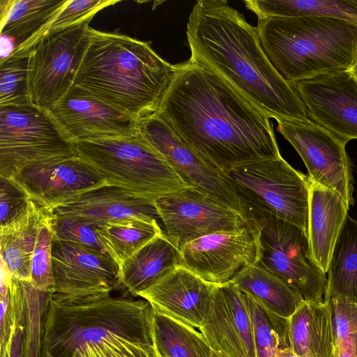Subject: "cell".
<instances>
[{"mask_svg": "<svg viewBox=\"0 0 357 357\" xmlns=\"http://www.w3.org/2000/svg\"><path fill=\"white\" fill-rule=\"evenodd\" d=\"M335 357H356L352 351L341 345L335 344Z\"/></svg>", "mask_w": 357, "mask_h": 357, "instance_id": "obj_42", "label": "cell"}, {"mask_svg": "<svg viewBox=\"0 0 357 357\" xmlns=\"http://www.w3.org/2000/svg\"><path fill=\"white\" fill-rule=\"evenodd\" d=\"M249 218L257 229L256 264L284 281L305 301L324 302L327 278L310 257L307 235L273 216L249 213Z\"/></svg>", "mask_w": 357, "mask_h": 357, "instance_id": "obj_9", "label": "cell"}, {"mask_svg": "<svg viewBox=\"0 0 357 357\" xmlns=\"http://www.w3.org/2000/svg\"><path fill=\"white\" fill-rule=\"evenodd\" d=\"M277 130L303 160L309 178L338 193L347 205L354 204L353 178L347 142L310 119L277 120Z\"/></svg>", "mask_w": 357, "mask_h": 357, "instance_id": "obj_11", "label": "cell"}, {"mask_svg": "<svg viewBox=\"0 0 357 357\" xmlns=\"http://www.w3.org/2000/svg\"><path fill=\"white\" fill-rule=\"evenodd\" d=\"M77 155L107 185L152 202L188 188L165 158L139 133L130 137L73 142Z\"/></svg>", "mask_w": 357, "mask_h": 357, "instance_id": "obj_6", "label": "cell"}, {"mask_svg": "<svg viewBox=\"0 0 357 357\" xmlns=\"http://www.w3.org/2000/svg\"><path fill=\"white\" fill-rule=\"evenodd\" d=\"M13 180L50 213L89 191L107 185L104 176L77 154L25 168Z\"/></svg>", "mask_w": 357, "mask_h": 357, "instance_id": "obj_16", "label": "cell"}, {"mask_svg": "<svg viewBox=\"0 0 357 357\" xmlns=\"http://www.w3.org/2000/svg\"><path fill=\"white\" fill-rule=\"evenodd\" d=\"M77 357H160L154 344L102 343L86 347Z\"/></svg>", "mask_w": 357, "mask_h": 357, "instance_id": "obj_40", "label": "cell"}, {"mask_svg": "<svg viewBox=\"0 0 357 357\" xmlns=\"http://www.w3.org/2000/svg\"><path fill=\"white\" fill-rule=\"evenodd\" d=\"M8 285L15 310V325L8 343L4 351L0 354V357H26V306L22 281L10 276Z\"/></svg>", "mask_w": 357, "mask_h": 357, "instance_id": "obj_38", "label": "cell"}, {"mask_svg": "<svg viewBox=\"0 0 357 357\" xmlns=\"http://www.w3.org/2000/svg\"><path fill=\"white\" fill-rule=\"evenodd\" d=\"M257 30L271 64L289 84L335 70L357 60V25L331 17L297 16L258 21Z\"/></svg>", "mask_w": 357, "mask_h": 357, "instance_id": "obj_5", "label": "cell"}, {"mask_svg": "<svg viewBox=\"0 0 357 357\" xmlns=\"http://www.w3.org/2000/svg\"><path fill=\"white\" fill-rule=\"evenodd\" d=\"M350 72L357 81V60L353 67L350 69Z\"/></svg>", "mask_w": 357, "mask_h": 357, "instance_id": "obj_44", "label": "cell"}, {"mask_svg": "<svg viewBox=\"0 0 357 357\" xmlns=\"http://www.w3.org/2000/svg\"><path fill=\"white\" fill-rule=\"evenodd\" d=\"M245 294L253 324L257 356L275 357L280 349L290 347L289 318L271 312L252 296Z\"/></svg>", "mask_w": 357, "mask_h": 357, "instance_id": "obj_32", "label": "cell"}, {"mask_svg": "<svg viewBox=\"0 0 357 357\" xmlns=\"http://www.w3.org/2000/svg\"><path fill=\"white\" fill-rule=\"evenodd\" d=\"M349 206L335 191L310 178L308 245L310 257L324 274Z\"/></svg>", "mask_w": 357, "mask_h": 357, "instance_id": "obj_21", "label": "cell"}, {"mask_svg": "<svg viewBox=\"0 0 357 357\" xmlns=\"http://www.w3.org/2000/svg\"><path fill=\"white\" fill-rule=\"evenodd\" d=\"M199 331L211 349L225 357H257L245 294L232 281L217 285Z\"/></svg>", "mask_w": 357, "mask_h": 357, "instance_id": "obj_19", "label": "cell"}, {"mask_svg": "<svg viewBox=\"0 0 357 357\" xmlns=\"http://www.w3.org/2000/svg\"><path fill=\"white\" fill-rule=\"evenodd\" d=\"M178 266L180 250L163 231L121 265V289L137 296Z\"/></svg>", "mask_w": 357, "mask_h": 357, "instance_id": "obj_24", "label": "cell"}, {"mask_svg": "<svg viewBox=\"0 0 357 357\" xmlns=\"http://www.w3.org/2000/svg\"><path fill=\"white\" fill-rule=\"evenodd\" d=\"M138 132L162 155L188 188L208 195L249 220L245 206L226 174L198 157L158 114L139 121Z\"/></svg>", "mask_w": 357, "mask_h": 357, "instance_id": "obj_13", "label": "cell"}, {"mask_svg": "<svg viewBox=\"0 0 357 357\" xmlns=\"http://www.w3.org/2000/svg\"><path fill=\"white\" fill-rule=\"evenodd\" d=\"M225 174L248 214L275 217L307 235L308 176L296 170L282 156L241 165Z\"/></svg>", "mask_w": 357, "mask_h": 357, "instance_id": "obj_7", "label": "cell"}, {"mask_svg": "<svg viewBox=\"0 0 357 357\" xmlns=\"http://www.w3.org/2000/svg\"><path fill=\"white\" fill-rule=\"evenodd\" d=\"M246 8L258 21L268 17L319 16L357 25V0H246Z\"/></svg>", "mask_w": 357, "mask_h": 357, "instance_id": "obj_30", "label": "cell"}, {"mask_svg": "<svg viewBox=\"0 0 357 357\" xmlns=\"http://www.w3.org/2000/svg\"><path fill=\"white\" fill-rule=\"evenodd\" d=\"M54 293L84 296L121 289L120 267L105 252L53 238Z\"/></svg>", "mask_w": 357, "mask_h": 357, "instance_id": "obj_17", "label": "cell"}, {"mask_svg": "<svg viewBox=\"0 0 357 357\" xmlns=\"http://www.w3.org/2000/svg\"><path fill=\"white\" fill-rule=\"evenodd\" d=\"M116 0H68L65 6L35 36L15 51L29 52L32 47L45 34L83 22H89L98 11L114 5Z\"/></svg>", "mask_w": 357, "mask_h": 357, "instance_id": "obj_34", "label": "cell"}, {"mask_svg": "<svg viewBox=\"0 0 357 357\" xmlns=\"http://www.w3.org/2000/svg\"><path fill=\"white\" fill-rule=\"evenodd\" d=\"M153 337L160 357H211L212 349L200 331L156 312Z\"/></svg>", "mask_w": 357, "mask_h": 357, "instance_id": "obj_31", "label": "cell"}, {"mask_svg": "<svg viewBox=\"0 0 357 357\" xmlns=\"http://www.w3.org/2000/svg\"><path fill=\"white\" fill-rule=\"evenodd\" d=\"M68 0H1V36L16 49L35 36L65 6Z\"/></svg>", "mask_w": 357, "mask_h": 357, "instance_id": "obj_28", "label": "cell"}, {"mask_svg": "<svg viewBox=\"0 0 357 357\" xmlns=\"http://www.w3.org/2000/svg\"><path fill=\"white\" fill-rule=\"evenodd\" d=\"M31 199L13 179L0 177V227L20 218Z\"/></svg>", "mask_w": 357, "mask_h": 357, "instance_id": "obj_39", "label": "cell"}, {"mask_svg": "<svg viewBox=\"0 0 357 357\" xmlns=\"http://www.w3.org/2000/svg\"><path fill=\"white\" fill-rule=\"evenodd\" d=\"M176 70L149 42L89 26L73 85L139 121L158 114Z\"/></svg>", "mask_w": 357, "mask_h": 357, "instance_id": "obj_3", "label": "cell"}, {"mask_svg": "<svg viewBox=\"0 0 357 357\" xmlns=\"http://www.w3.org/2000/svg\"><path fill=\"white\" fill-rule=\"evenodd\" d=\"M74 155L47 110L33 103L0 107V177L13 179L29 167Z\"/></svg>", "mask_w": 357, "mask_h": 357, "instance_id": "obj_8", "label": "cell"}, {"mask_svg": "<svg viewBox=\"0 0 357 357\" xmlns=\"http://www.w3.org/2000/svg\"><path fill=\"white\" fill-rule=\"evenodd\" d=\"M50 214L31 200L26 211L18 219L1 227V255L6 271L19 280L31 282V261L41 223Z\"/></svg>", "mask_w": 357, "mask_h": 357, "instance_id": "obj_25", "label": "cell"}, {"mask_svg": "<svg viewBox=\"0 0 357 357\" xmlns=\"http://www.w3.org/2000/svg\"><path fill=\"white\" fill-rule=\"evenodd\" d=\"M315 123L348 142L357 139V81L335 70L291 84Z\"/></svg>", "mask_w": 357, "mask_h": 357, "instance_id": "obj_15", "label": "cell"}, {"mask_svg": "<svg viewBox=\"0 0 357 357\" xmlns=\"http://www.w3.org/2000/svg\"><path fill=\"white\" fill-rule=\"evenodd\" d=\"M29 52L13 51L0 62V107L32 103L28 86Z\"/></svg>", "mask_w": 357, "mask_h": 357, "instance_id": "obj_33", "label": "cell"}, {"mask_svg": "<svg viewBox=\"0 0 357 357\" xmlns=\"http://www.w3.org/2000/svg\"><path fill=\"white\" fill-rule=\"evenodd\" d=\"M357 303V220L347 215L335 244L324 300Z\"/></svg>", "mask_w": 357, "mask_h": 357, "instance_id": "obj_26", "label": "cell"}, {"mask_svg": "<svg viewBox=\"0 0 357 357\" xmlns=\"http://www.w3.org/2000/svg\"><path fill=\"white\" fill-rule=\"evenodd\" d=\"M50 213L73 215L100 225L130 218L160 220L153 202L109 185L89 191Z\"/></svg>", "mask_w": 357, "mask_h": 357, "instance_id": "obj_22", "label": "cell"}, {"mask_svg": "<svg viewBox=\"0 0 357 357\" xmlns=\"http://www.w3.org/2000/svg\"><path fill=\"white\" fill-rule=\"evenodd\" d=\"M290 348L301 357H335L330 304L304 301L289 317Z\"/></svg>", "mask_w": 357, "mask_h": 357, "instance_id": "obj_23", "label": "cell"}, {"mask_svg": "<svg viewBox=\"0 0 357 357\" xmlns=\"http://www.w3.org/2000/svg\"><path fill=\"white\" fill-rule=\"evenodd\" d=\"M155 311L144 299L111 293H53L47 312L40 357H77L102 343L154 344Z\"/></svg>", "mask_w": 357, "mask_h": 357, "instance_id": "obj_4", "label": "cell"}, {"mask_svg": "<svg viewBox=\"0 0 357 357\" xmlns=\"http://www.w3.org/2000/svg\"><path fill=\"white\" fill-rule=\"evenodd\" d=\"M47 111L72 142L138 134V121L75 85Z\"/></svg>", "mask_w": 357, "mask_h": 357, "instance_id": "obj_18", "label": "cell"}, {"mask_svg": "<svg viewBox=\"0 0 357 357\" xmlns=\"http://www.w3.org/2000/svg\"><path fill=\"white\" fill-rule=\"evenodd\" d=\"M330 304L335 344L353 351L357 357V303L341 300H324Z\"/></svg>", "mask_w": 357, "mask_h": 357, "instance_id": "obj_37", "label": "cell"}, {"mask_svg": "<svg viewBox=\"0 0 357 357\" xmlns=\"http://www.w3.org/2000/svg\"><path fill=\"white\" fill-rule=\"evenodd\" d=\"M0 353L6 349L15 325V310L10 298L7 280L1 287Z\"/></svg>", "mask_w": 357, "mask_h": 357, "instance_id": "obj_41", "label": "cell"}, {"mask_svg": "<svg viewBox=\"0 0 357 357\" xmlns=\"http://www.w3.org/2000/svg\"><path fill=\"white\" fill-rule=\"evenodd\" d=\"M275 357H301L295 354L290 347L280 349L275 355Z\"/></svg>", "mask_w": 357, "mask_h": 357, "instance_id": "obj_43", "label": "cell"}, {"mask_svg": "<svg viewBox=\"0 0 357 357\" xmlns=\"http://www.w3.org/2000/svg\"><path fill=\"white\" fill-rule=\"evenodd\" d=\"M89 26V22H83L52 31L30 50L28 86L33 105L48 110L73 85Z\"/></svg>", "mask_w": 357, "mask_h": 357, "instance_id": "obj_10", "label": "cell"}, {"mask_svg": "<svg viewBox=\"0 0 357 357\" xmlns=\"http://www.w3.org/2000/svg\"><path fill=\"white\" fill-rule=\"evenodd\" d=\"M231 281L266 309L284 318L290 317L305 301L284 281L256 263L243 268Z\"/></svg>", "mask_w": 357, "mask_h": 357, "instance_id": "obj_27", "label": "cell"}, {"mask_svg": "<svg viewBox=\"0 0 357 357\" xmlns=\"http://www.w3.org/2000/svg\"><path fill=\"white\" fill-rule=\"evenodd\" d=\"M176 66L158 114L204 162L225 174L281 157L266 114L211 69L190 59Z\"/></svg>", "mask_w": 357, "mask_h": 357, "instance_id": "obj_1", "label": "cell"}, {"mask_svg": "<svg viewBox=\"0 0 357 357\" xmlns=\"http://www.w3.org/2000/svg\"><path fill=\"white\" fill-rule=\"evenodd\" d=\"M217 285L180 265L137 296L147 301L155 312L199 330Z\"/></svg>", "mask_w": 357, "mask_h": 357, "instance_id": "obj_20", "label": "cell"}, {"mask_svg": "<svg viewBox=\"0 0 357 357\" xmlns=\"http://www.w3.org/2000/svg\"><path fill=\"white\" fill-rule=\"evenodd\" d=\"M211 357H225V356H223L222 354L212 349Z\"/></svg>", "mask_w": 357, "mask_h": 357, "instance_id": "obj_45", "label": "cell"}, {"mask_svg": "<svg viewBox=\"0 0 357 357\" xmlns=\"http://www.w3.org/2000/svg\"><path fill=\"white\" fill-rule=\"evenodd\" d=\"M163 230L158 220L130 218L100 225L96 234L105 251L121 266Z\"/></svg>", "mask_w": 357, "mask_h": 357, "instance_id": "obj_29", "label": "cell"}, {"mask_svg": "<svg viewBox=\"0 0 357 357\" xmlns=\"http://www.w3.org/2000/svg\"><path fill=\"white\" fill-rule=\"evenodd\" d=\"M53 238L74 243L107 253L99 242L96 229L100 225L78 217L50 213Z\"/></svg>", "mask_w": 357, "mask_h": 357, "instance_id": "obj_36", "label": "cell"}, {"mask_svg": "<svg viewBox=\"0 0 357 357\" xmlns=\"http://www.w3.org/2000/svg\"><path fill=\"white\" fill-rule=\"evenodd\" d=\"M179 250L181 266L206 281L223 284L257 262V229L250 218L240 231L206 235L186 243Z\"/></svg>", "mask_w": 357, "mask_h": 357, "instance_id": "obj_14", "label": "cell"}, {"mask_svg": "<svg viewBox=\"0 0 357 357\" xmlns=\"http://www.w3.org/2000/svg\"><path fill=\"white\" fill-rule=\"evenodd\" d=\"M164 233L179 250L200 237L220 232L238 231L250 220L192 188L153 202Z\"/></svg>", "mask_w": 357, "mask_h": 357, "instance_id": "obj_12", "label": "cell"}, {"mask_svg": "<svg viewBox=\"0 0 357 357\" xmlns=\"http://www.w3.org/2000/svg\"><path fill=\"white\" fill-rule=\"evenodd\" d=\"M53 234L50 224V214L39 228L31 261V283L36 289L53 291L52 245Z\"/></svg>", "mask_w": 357, "mask_h": 357, "instance_id": "obj_35", "label": "cell"}, {"mask_svg": "<svg viewBox=\"0 0 357 357\" xmlns=\"http://www.w3.org/2000/svg\"><path fill=\"white\" fill-rule=\"evenodd\" d=\"M186 35L190 61L222 77L270 118L308 119L298 93L265 54L257 27L227 1H197Z\"/></svg>", "mask_w": 357, "mask_h": 357, "instance_id": "obj_2", "label": "cell"}]
</instances>
